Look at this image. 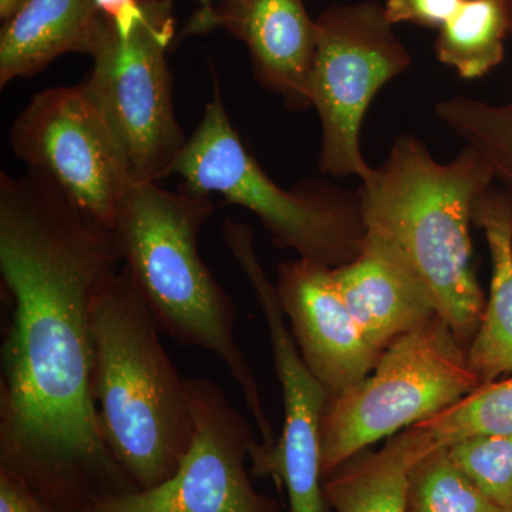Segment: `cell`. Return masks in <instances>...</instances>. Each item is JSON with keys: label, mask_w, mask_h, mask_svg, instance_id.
I'll list each match as a JSON object with an SVG mask.
<instances>
[{"label": "cell", "mask_w": 512, "mask_h": 512, "mask_svg": "<svg viewBox=\"0 0 512 512\" xmlns=\"http://www.w3.org/2000/svg\"><path fill=\"white\" fill-rule=\"evenodd\" d=\"M406 512H504L491 503L443 447L420 458L409 477Z\"/></svg>", "instance_id": "cell-21"}, {"label": "cell", "mask_w": 512, "mask_h": 512, "mask_svg": "<svg viewBox=\"0 0 512 512\" xmlns=\"http://www.w3.org/2000/svg\"><path fill=\"white\" fill-rule=\"evenodd\" d=\"M510 36L507 0H466L439 29L437 59L466 80L481 79L503 63Z\"/></svg>", "instance_id": "cell-18"}, {"label": "cell", "mask_w": 512, "mask_h": 512, "mask_svg": "<svg viewBox=\"0 0 512 512\" xmlns=\"http://www.w3.org/2000/svg\"><path fill=\"white\" fill-rule=\"evenodd\" d=\"M214 210L208 195L137 183L121 202L113 231L124 268L160 332L221 360L255 421L261 437L259 453H268L276 443L274 424L235 335L237 306L198 249V235Z\"/></svg>", "instance_id": "cell-2"}, {"label": "cell", "mask_w": 512, "mask_h": 512, "mask_svg": "<svg viewBox=\"0 0 512 512\" xmlns=\"http://www.w3.org/2000/svg\"><path fill=\"white\" fill-rule=\"evenodd\" d=\"M473 221L483 229L491 258L490 292L467 348L468 365L481 386L512 373V222L494 184L474 205Z\"/></svg>", "instance_id": "cell-16"}, {"label": "cell", "mask_w": 512, "mask_h": 512, "mask_svg": "<svg viewBox=\"0 0 512 512\" xmlns=\"http://www.w3.org/2000/svg\"><path fill=\"white\" fill-rule=\"evenodd\" d=\"M424 456L416 431H400L379 450L356 454L326 477V500L335 512H406L410 473Z\"/></svg>", "instance_id": "cell-17"}, {"label": "cell", "mask_w": 512, "mask_h": 512, "mask_svg": "<svg viewBox=\"0 0 512 512\" xmlns=\"http://www.w3.org/2000/svg\"><path fill=\"white\" fill-rule=\"evenodd\" d=\"M175 0H140V5L146 10L148 15L154 18L164 20L173 19V8ZM202 8H210L214 5L215 0H200Z\"/></svg>", "instance_id": "cell-26"}, {"label": "cell", "mask_w": 512, "mask_h": 512, "mask_svg": "<svg viewBox=\"0 0 512 512\" xmlns=\"http://www.w3.org/2000/svg\"><path fill=\"white\" fill-rule=\"evenodd\" d=\"M466 0H387L384 13L392 25L414 23L427 28H441Z\"/></svg>", "instance_id": "cell-23"}, {"label": "cell", "mask_w": 512, "mask_h": 512, "mask_svg": "<svg viewBox=\"0 0 512 512\" xmlns=\"http://www.w3.org/2000/svg\"><path fill=\"white\" fill-rule=\"evenodd\" d=\"M508 20H510V36L512 37V0H507Z\"/></svg>", "instance_id": "cell-28"}, {"label": "cell", "mask_w": 512, "mask_h": 512, "mask_svg": "<svg viewBox=\"0 0 512 512\" xmlns=\"http://www.w3.org/2000/svg\"><path fill=\"white\" fill-rule=\"evenodd\" d=\"M93 399L104 440L137 491L174 476L194 437L190 392L126 268L93 313Z\"/></svg>", "instance_id": "cell-4"}, {"label": "cell", "mask_w": 512, "mask_h": 512, "mask_svg": "<svg viewBox=\"0 0 512 512\" xmlns=\"http://www.w3.org/2000/svg\"><path fill=\"white\" fill-rule=\"evenodd\" d=\"M9 138L30 171L46 175L87 217L114 228L136 181L83 84L37 93L16 117Z\"/></svg>", "instance_id": "cell-9"}, {"label": "cell", "mask_w": 512, "mask_h": 512, "mask_svg": "<svg viewBox=\"0 0 512 512\" xmlns=\"http://www.w3.org/2000/svg\"><path fill=\"white\" fill-rule=\"evenodd\" d=\"M107 25L96 0H26L0 32V87L66 53L92 56Z\"/></svg>", "instance_id": "cell-15"}, {"label": "cell", "mask_w": 512, "mask_h": 512, "mask_svg": "<svg viewBox=\"0 0 512 512\" xmlns=\"http://www.w3.org/2000/svg\"><path fill=\"white\" fill-rule=\"evenodd\" d=\"M26 0H0V19L2 22L12 18Z\"/></svg>", "instance_id": "cell-27"}, {"label": "cell", "mask_w": 512, "mask_h": 512, "mask_svg": "<svg viewBox=\"0 0 512 512\" xmlns=\"http://www.w3.org/2000/svg\"><path fill=\"white\" fill-rule=\"evenodd\" d=\"M275 288L303 362L329 397L369 376L380 352L346 306L333 268L305 258L282 262Z\"/></svg>", "instance_id": "cell-12"}, {"label": "cell", "mask_w": 512, "mask_h": 512, "mask_svg": "<svg viewBox=\"0 0 512 512\" xmlns=\"http://www.w3.org/2000/svg\"><path fill=\"white\" fill-rule=\"evenodd\" d=\"M0 512H52L18 476L0 468Z\"/></svg>", "instance_id": "cell-24"}, {"label": "cell", "mask_w": 512, "mask_h": 512, "mask_svg": "<svg viewBox=\"0 0 512 512\" xmlns=\"http://www.w3.org/2000/svg\"><path fill=\"white\" fill-rule=\"evenodd\" d=\"M454 463L504 512H512V436L471 437L447 447Z\"/></svg>", "instance_id": "cell-22"}, {"label": "cell", "mask_w": 512, "mask_h": 512, "mask_svg": "<svg viewBox=\"0 0 512 512\" xmlns=\"http://www.w3.org/2000/svg\"><path fill=\"white\" fill-rule=\"evenodd\" d=\"M173 174L198 195L218 194L261 220L276 247L299 258L339 268L356 258L366 235L357 192L326 183H303L288 191L265 173L232 126L220 82L204 116L188 138Z\"/></svg>", "instance_id": "cell-5"}, {"label": "cell", "mask_w": 512, "mask_h": 512, "mask_svg": "<svg viewBox=\"0 0 512 512\" xmlns=\"http://www.w3.org/2000/svg\"><path fill=\"white\" fill-rule=\"evenodd\" d=\"M441 121L464 146L473 148L493 174L512 222V97L505 103L457 96L441 100L434 109Z\"/></svg>", "instance_id": "cell-19"}, {"label": "cell", "mask_w": 512, "mask_h": 512, "mask_svg": "<svg viewBox=\"0 0 512 512\" xmlns=\"http://www.w3.org/2000/svg\"><path fill=\"white\" fill-rule=\"evenodd\" d=\"M121 268L113 229L46 175L0 174V275L12 302L0 353V468L52 512H87L137 491L93 399L94 308Z\"/></svg>", "instance_id": "cell-1"}, {"label": "cell", "mask_w": 512, "mask_h": 512, "mask_svg": "<svg viewBox=\"0 0 512 512\" xmlns=\"http://www.w3.org/2000/svg\"><path fill=\"white\" fill-rule=\"evenodd\" d=\"M96 2L101 13L121 30L131 28L144 15L140 0H96Z\"/></svg>", "instance_id": "cell-25"}, {"label": "cell", "mask_w": 512, "mask_h": 512, "mask_svg": "<svg viewBox=\"0 0 512 512\" xmlns=\"http://www.w3.org/2000/svg\"><path fill=\"white\" fill-rule=\"evenodd\" d=\"M493 184L473 148L464 146L453 160L439 163L423 141L403 134L357 191L367 231L399 248L466 348L487 299L473 266L474 205Z\"/></svg>", "instance_id": "cell-3"}, {"label": "cell", "mask_w": 512, "mask_h": 512, "mask_svg": "<svg viewBox=\"0 0 512 512\" xmlns=\"http://www.w3.org/2000/svg\"><path fill=\"white\" fill-rule=\"evenodd\" d=\"M311 104L322 124L320 171L366 180L363 120L383 86L409 70L412 55L376 0L332 6L315 19Z\"/></svg>", "instance_id": "cell-7"}, {"label": "cell", "mask_w": 512, "mask_h": 512, "mask_svg": "<svg viewBox=\"0 0 512 512\" xmlns=\"http://www.w3.org/2000/svg\"><path fill=\"white\" fill-rule=\"evenodd\" d=\"M336 285L367 342L382 353L437 313L429 289L389 239L367 231L349 264L333 268Z\"/></svg>", "instance_id": "cell-14"}, {"label": "cell", "mask_w": 512, "mask_h": 512, "mask_svg": "<svg viewBox=\"0 0 512 512\" xmlns=\"http://www.w3.org/2000/svg\"><path fill=\"white\" fill-rule=\"evenodd\" d=\"M480 386L467 348L433 316L393 340L369 376L329 397L322 419V476Z\"/></svg>", "instance_id": "cell-6"}, {"label": "cell", "mask_w": 512, "mask_h": 512, "mask_svg": "<svg viewBox=\"0 0 512 512\" xmlns=\"http://www.w3.org/2000/svg\"><path fill=\"white\" fill-rule=\"evenodd\" d=\"M412 429L427 453L478 436H512V376L481 384Z\"/></svg>", "instance_id": "cell-20"}, {"label": "cell", "mask_w": 512, "mask_h": 512, "mask_svg": "<svg viewBox=\"0 0 512 512\" xmlns=\"http://www.w3.org/2000/svg\"><path fill=\"white\" fill-rule=\"evenodd\" d=\"M222 239L261 306L284 402L281 436L271 451L249 460L252 476L271 477L285 488L291 512H330L322 476V419L329 394L303 362L275 285L256 255L251 229L225 222Z\"/></svg>", "instance_id": "cell-10"}, {"label": "cell", "mask_w": 512, "mask_h": 512, "mask_svg": "<svg viewBox=\"0 0 512 512\" xmlns=\"http://www.w3.org/2000/svg\"><path fill=\"white\" fill-rule=\"evenodd\" d=\"M174 20L144 16L127 32L107 19L82 83L119 141L137 183L173 174L188 138L175 117L167 47Z\"/></svg>", "instance_id": "cell-8"}, {"label": "cell", "mask_w": 512, "mask_h": 512, "mask_svg": "<svg viewBox=\"0 0 512 512\" xmlns=\"http://www.w3.org/2000/svg\"><path fill=\"white\" fill-rule=\"evenodd\" d=\"M217 28L248 46L256 80L288 109L312 106L316 25L303 0H221L198 10L185 33Z\"/></svg>", "instance_id": "cell-13"}, {"label": "cell", "mask_w": 512, "mask_h": 512, "mask_svg": "<svg viewBox=\"0 0 512 512\" xmlns=\"http://www.w3.org/2000/svg\"><path fill=\"white\" fill-rule=\"evenodd\" d=\"M185 379L194 437L177 473L150 490L107 498L87 512H282L249 477L247 460L259 441L248 421L217 383Z\"/></svg>", "instance_id": "cell-11"}]
</instances>
